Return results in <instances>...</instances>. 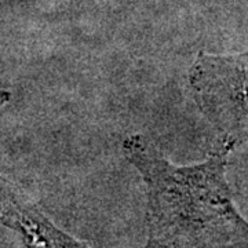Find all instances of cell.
<instances>
[{
	"label": "cell",
	"mask_w": 248,
	"mask_h": 248,
	"mask_svg": "<svg viewBox=\"0 0 248 248\" xmlns=\"http://www.w3.org/2000/svg\"><path fill=\"white\" fill-rule=\"evenodd\" d=\"M149 190V244L157 248H215L222 232L237 228L225 184L228 151L177 167L141 137L124 143Z\"/></svg>",
	"instance_id": "1"
},
{
	"label": "cell",
	"mask_w": 248,
	"mask_h": 248,
	"mask_svg": "<svg viewBox=\"0 0 248 248\" xmlns=\"http://www.w3.org/2000/svg\"><path fill=\"white\" fill-rule=\"evenodd\" d=\"M189 79L202 112L223 137V149L229 152L247 142L248 51L200 54Z\"/></svg>",
	"instance_id": "2"
},
{
	"label": "cell",
	"mask_w": 248,
	"mask_h": 248,
	"mask_svg": "<svg viewBox=\"0 0 248 248\" xmlns=\"http://www.w3.org/2000/svg\"><path fill=\"white\" fill-rule=\"evenodd\" d=\"M7 99H9V93L4 90H0V108L7 102Z\"/></svg>",
	"instance_id": "3"
}]
</instances>
